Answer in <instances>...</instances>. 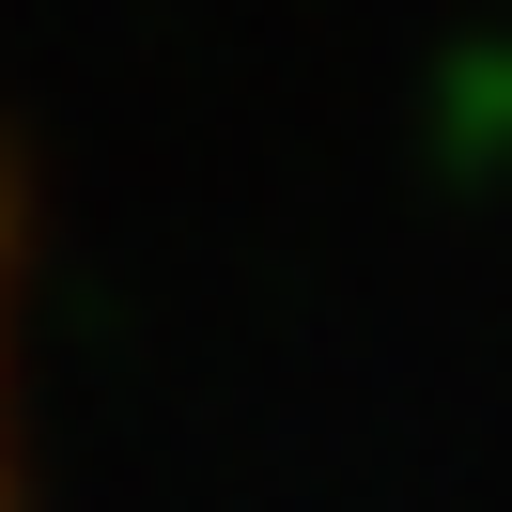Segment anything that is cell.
<instances>
[{"label":"cell","instance_id":"6da1fadb","mask_svg":"<svg viewBox=\"0 0 512 512\" xmlns=\"http://www.w3.org/2000/svg\"><path fill=\"white\" fill-rule=\"evenodd\" d=\"M0 512H32V233H16V156H0Z\"/></svg>","mask_w":512,"mask_h":512}]
</instances>
